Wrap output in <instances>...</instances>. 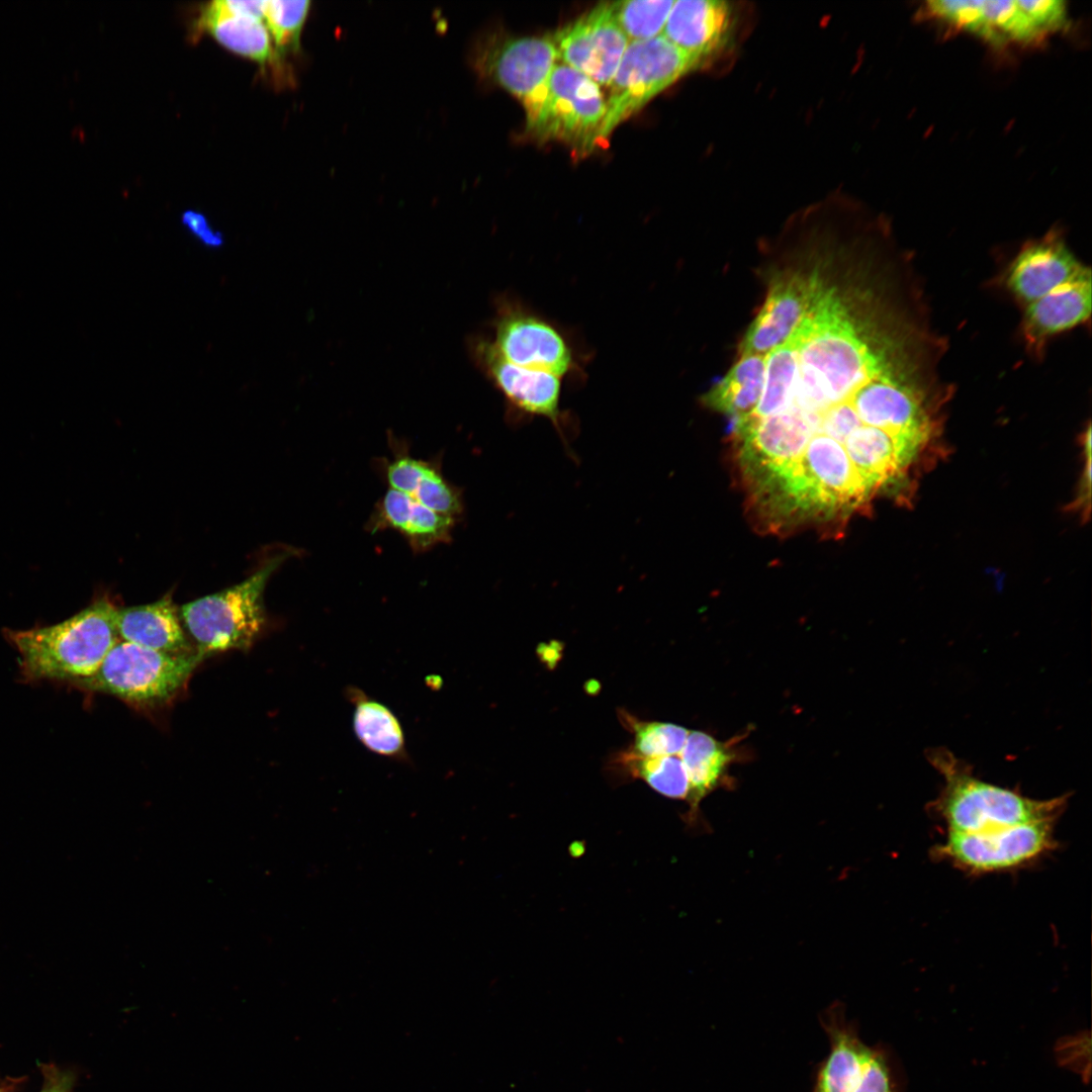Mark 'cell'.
<instances>
[{
  "label": "cell",
  "mask_w": 1092,
  "mask_h": 1092,
  "mask_svg": "<svg viewBox=\"0 0 1092 1092\" xmlns=\"http://www.w3.org/2000/svg\"><path fill=\"white\" fill-rule=\"evenodd\" d=\"M310 2L306 0L265 1L264 24L280 54L296 50Z\"/></svg>",
  "instance_id": "484cf974"
},
{
  "label": "cell",
  "mask_w": 1092,
  "mask_h": 1092,
  "mask_svg": "<svg viewBox=\"0 0 1092 1092\" xmlns=\"http://www.w3.org/2000/svg\"><path fill=\"white\" fill-rule=\"evenodd\" d=\"M550 36H491L473 54L477 72L516 97L526 112V131L540 117L547 101L549 80L557 64Z\"/></svg>",
  "instance_id": "30bf717a"
},
{
  "label": "cell",
  "mask_w": 1092,
  "mask_h": 1092,
  "mask_svg": "<svg viewBox=\"0 0 1092 1092\" xmlns=\"http://www.w3.org/2000/svg\"><path fill=\"white\" fill-rule=\"evenodd\" d=\"M829 1051L817 1066L811 1092H851L861 1074L870 1048L857 1027L845 1016L841 1003H833L819 1017Z\"/></svg>",
  "instance_id": "ac0fdd59"
},
{
  "label": "cell",
  "mask_w": 1092,
  "mask_h": 1092,
  "mask_svg": "<svg viewBox=\"0 0 1092 1092\" xmlns=\"http://www.w3.org/2000/svg\"><path fill=\"white\" fill-rule=\"evenodd\" d=\"M197 27L209 33L229 51L248 58L261 67L272 64L275 52L263 21L219 11L208 3L201 11Z\"/></svg>",
  "instance_id": "44dd1931"
},
{
  "label": "cell",
  "mask_w": 1092,
  "mask_h": 1092,
  "mask_svg": "<svg viewBox=\"0 0 1092 1092\" xmlns=\"http://www.w3.org/2000/svg\"><path fill=\"white\" fill-rule=\"evenodd\" d=\"M215 9L233 15L252 17L264 22L263 0H216L210 2Z\"/></svg>",
  "instance_id": "f546056e"
},
{
  "label": "cell",
  "mask_w": 1092,
  "mask_h": 1092,
  "mask_svg": "<svg viewBox=\"0 0 1092 1092\" xmlns=\"http://www.w3.org/2000/svg\"><path fill=\"white\" fill-rule=\"evenodd\" d=\"M563 645L557 641L552 640L547 643H541L537 648V654L548 668H553L559 662L562 656Z\"/></svg>",
  "instance_id": "1f68e13d"
},
{
  "label": "cell",
  "mask_w": 1092,
  "mask_h": 1092,
  "mask_svg": "<svg viewBox=\"0 0 1092 1092\" xmlns=\"http://www.w3.org/2000/svg\"><path fill=\"white\" fill-rule=\"evenodd\" d=\"M119 639L175 655L196 653L170 595L150 604L117 609Z\"/></svg>",
  "instance_id": "d6986e66"
},
{
  "label": "cell",
  "mask_w": 1092,
  "mask_h": 1092,
  "mask_svg": "<svg viewBox=\"0 0 1092 1092\" xmlns=\"http://www.w3.org/2000/svg\"><path fill=\"white\" fill-rule=\"evenodd\" d=\"M633 746L629 753L642 757L680 754L690 730L666 722L632 721Z\"/></svg>",
  "instance_id": "4316f807"
},
{
  "label": "cell",
  "mask_w": 1092,
  "mask_h": 1092,
  "mask_svg": "<svg viewBox=\"0 0 1092 1092\" xmlns=\"http://www.w3.org/2000/svg\"><path fill=\"white\" fill-rule=\"evenodd\" d=\"M560 64L609 86L629 41L620 28L612 2H602L550 36Z\"/></svg>",
  "instance_id": "4fadbf2b"
},
{
  "label": "cell",
  "mask_w": 1092,
  "mask_h": 1092,
  "mask_svg": "<svg viewBox=\"0 0 1092 1092\" xmlns=\"http://www.w3.org/2000/svg\"><path fill=\"white\" fill-rule=\"evenodd\" d=\"M825 287L817 274H795L775 283L743 339L741 354L766 355L784 343Z\"/></svg>",
  "instance_id": "9a60e30c"
},
{
  "label": "cell",
  "mask_w": 1092,
  "mask_h": 1092,
  "mask_svg": "<svg viewBox=\"0 0 1092 1092\" xmlns=\"http://www.w3.org/2000/svg\"><path fill=\"white\" fill-rule=\"evenodd\" d=\"M491 327L493 345L511 363L560 378L581 375L582 357L572 338L520 299L497 296Z\"/></svg>",
  "instance_id": "ba28073f"
},
{
  "label": "cell",
  "mask_w": 1092,
  "mask_h": 1092,
  "mask_svg": "<svg viewBox=\"0 0 1092 1092\" xmlns=\"http://www.w3.org/2000/svg\"><path fill=\"white\" fill-rule=\"evenodd\" d=\"M622 760L633 777L642 779L656 793L688 802L690 783L679 754L642 757L626 752Z\"/></svg>",
  "instance_id": "cb8c5ba5"
},
{
  "label": "cell",
  "mask_w": 1092,
  "mask_h": 1092,
  "mask_svg": "<svg viewBox=\"0 0 1092 1092\" xmlns=\"http://www.w3.org/2000/svg\"><path fill=\"white\" fill-rule=\"evenodd\" d=\"M117 609L107 598L55 625L7 632L19 667L28 680L75 684L93 675L120 640Z\"/></svg>",
  "instance_id": "7a4b0ae2"
},
{
  "label": "cell",
  "mask_w": 1092,
  "mask_h": 1092,
  "mask_svg": "<svg viewBox=\"0 0 1092 1092\" xmlns=\"http://www.w3.org/2000/svg\"><path fill=\"white\" fill-rule=\"evenodd\" d=\"M389 457L373 460V468L388 488L405 493L424 507L461 522L465 504L462 488L448 480L442 467V454L417 458L411 444L387 432Z\"/></svg>",
  "instance_id": "5bb4252c"
},
{
  "label": "cell",
  "mask_w": 1092,
  "mask_h": 1092,
  "mask_svg": "<svg viewBox=\"0 0 1092 1092\" xmlns=\"http://www.w3.org/2000/svg\"><path fill=\"white\" fill-rule=\"evenodd\" d=\"M764 369V356L741 354L726 376L704 396V403L733 419L748 414L759 399Z\"/></svg>",
  "instance_id": "603a6c76"
},
{
  "label": "cell",
  "mask_w": 1092,
  "mask_h": 1092,
  "mask_svg": "<svg viewBox=\"0 0 1092 1092\" xmlns=\"http://www.w3.org/2000/svg\"><path fill=\"white\" fill-rule=\"evenodd\" d=\"M184 228L204 247L218 249L224 244L223 235L211 228L207 217L193 209L185 210L181 215Z\"/></svg>",
  "instance_id": "f1b7e54d"
},
{
  "label": "cell",
  "mask_w": 1092,
  "mask_h": 1092,
  "mask_svg": "<svg viewBox=\"0 0 1092 1092\" xmlns=\"http://www.w3.org/2000/svg\"><path fill=\"white\" fill-rule=\"evenodd\" d=\"M851 1092H898L890 1057L882 1046L870 1048L859 1079Z\"/></svg>",
  "instance_id": "83f0119b"
},
{
  "label": "cell",
  "mask_w": 1092,
  "mask_h": 1092,
  "mask_svg": "<svg viewBox=\"0 0 1092 1092\" xmlns=\"http://www.w3.org/2000/svg\"><path fill=\"white\" fill-rule=\"evenodd\" d=\"M1003 283L1021 311L1027 351L1041 357L1055 337L1090 323L1092 275L1059 233L1026 242L1009 262Z\"/></svg>",
  "instance_id": "6da1fadb"
},
{
  "label": "cell",
  "mask_w": 1092,
  "mask_h": 1092,
  "mask_svg": "<svg viewBox=\"0 0 1092 1092\" xmlns=\"http://www.w3.org/2000/svg\"><path fill=\"white\" fill-rule=\"evenodd\" d=\"M735 16L727 1H674L661 35L705 67L728 49Z\"/></svg>",
  "instance_id": "2e32d148"
},
{
  "label": "cell",
  "mask_w": 1092,
  "mask_h": 1092,
  "mask_svg": "<svg viewBox=\"0 0 1092 1092\" xmlns=\"http://www.w3.org/2000/svg\"><path fill=\"white\" fill-rule=\"evenodd\" d=\"M674 0L612 2L617 22L629 42L661 35Z\"/></svg>",
  "instance_id": "d4e9b609"
},
{
  "label": "cell",
  "mask_w": 1092,
  "mask_h": 1092,
  "mask_svg": "<svg viewBox=\"0 0 1092 1092\" xmlns=\"http://www.w3.org/2000/svg\"><path fill=\"white\" fill-rule=\"evenodd\" d=\"M923 12L995 48L1036 44L1068 25L1062 0H934Z\"/></svg>",
  "instance_id": "5b68a950"
},
{
  "label": "cell",
  "mask_w": 1092,
  "mask_h": 1092,
  "mask_svg": "<svg viewBox=\"0 0 1092 1092\" xmlns=\"http://www.w3.org/2000/svg\"><path fill=\"white\" fill-rule=\"evenodd\" d=\"M679 755L690 783L688 803L691 812L695 813L700 802L727 778L735 753L728 742H721L706 732L693 730L689 732Z\"/></svg>",
  "instance_id": "7402d4cb"
},
{
  "label": "cell",
  "mask_w": 1092,
  "mask_h": 1092,
  "mask_svg": "<svg viewBox=\"0 0 1092 1092\" xmlns=\"http://www.w3.org/2000/svg\"><path fill=\"white\" fill-rule=\"evenodd\" d=\"M297 553V549L283 548L240 583L180 607L185 631L202 661L216 653L246 651L253 646L267 624L263 600L267 582Z\"/></svg>",
  "instance_id": "277c9868"
},
{
  "label": "cell",
  "mask_w": 1092,
  "mask_h": 1092,
  "mask_svg": "<svg viewBox=\"0 0 1092 1092\" xmlns=\"http://www.w3.org/2000/svg\"><path fill=\"white\" fill-rule=\"evenodd\" d=\"M345 696L353 706L352 727L358 741L383 758L412 764L404 731L396 715L358 687H347Z\"/></svg>",
  "instance_id": "ffe728a7"
},
{
  "label": "cell",
  "mask_w": 1092,
  "mask_h": 1092,
  "mask_svg": "<svg viewBox=\"0 0 1092 1092\" xmlns=\"http://www.w3.org/2000/svg\"><path fill=\"white\" fill-rule=\"evenodd\" d=\"M43 1083L39 1092H71L74 1076L54 1066L42 1067Z\"/></svg>",
  "instance_id": "4dcf8cb0"
},
{
  "label": "cell",
  "mask_w": 1092,
  "mask_h": 1092,
  "mask_svg": "<svg viewBox=\"0 0 1092 1092\" xmlns=\"http://www.w3.org/2000/svg\"><path fill=\"white\" fill-rule=\"evenodd\" d=\"M928 758L942 779L931 807L945 831L970 833L1030 822H1056L1066 808L1067 796L1033 799L986 782L946 749L932 750Z\"/></svg>",
  "instance_id": "3957f363"
},
{
  "label": "cell",
  "mask_w": 1092,
  "mask_h": 1092,
  "mask_svg": "<svg viewBox=\"0 0 1092 1092\" xmlns=\"http://www.w3.org/2000/svg\"><path fill=\"white\" fill-rule=\"evenodd\" d=\"M469 355L480 372L504 396L510 421L548 419L567 444V415L560 408L562 378L511 363L484 336L468 341Z\"/></svg>",
  "instance_id": "7c38bea8"
},
{
  "label": "cell",
  "mask_w": 1092,
  "mask_h": 1092,
  "mask_svg": "<svg viewBox=\"0 0 1092 1092\" xmlns=\"http://www.w3.org/2000/svg\"><path fill=\"white\" fill-rule=\"evenodd\" d=\"M700 68L697 59L662 35L629 42L609 85L601 143L655 96Z\"/></svg>",
  "instance_id": "52a82bcc"
},
{
  "label": "cell",
  "mask_w": 1092,
  "mask_h": 1092,
  "mask_svg": "<svg viewBox=\"0 0 1092 1092\" xmlns=\"http://www.w3.org/2000/svg\"><path fill=\"white\" fill-rule=\"evenodd\" d=\"M458 521L430 510L410 495L388 488L375 503L365 530L371 534L392 530L416 554L448 544Z\"/></svg>",
  "instance_id": "e0dca14e"
},
{
  "label": "cell",
  "mask_w": 1092,
  "mask_h": 1092,
  "mask_svg": "<svg viewBox=\"0 0 1092 1092\" xmlns=\"http://www.w3.org/2000/svg\"><path fill=\"white\" fill-rule=\"evenodd\" d=\"M606 99L600 86L587 76L556 64L544 109L527 131L540 142L558 141L575 153L587 154L600 141Z\"/></svg>",
  "instance_id": "8fae6325"
},
{
  "label": "cell",
  "mask_w": 1092,
  "mask_h": 1092,
  "mask_svg": "<svg viewBox=\"0 0 1092 1092\" xmlns=\"http://www.w3.org/2000/svg\"><path fill=\"white\" fill-rule=\"evenodd\" d=\"M1053 821H1038L979 832L945 831L932 853L970 875L1019 870L1057 847Z\"/></svg>",
  "instance_id": "9c48e42d"
},
{
  "label": "cell",
  "mask_w": 1092,
  "mask_h": 1092,
  "mask_svg": "<svg viewBox=\"0 0 1092 1092\" xmlns=\"http://www.w3.org/2000/svg\"><path fill=\"white\" fill-rule=\"evenodd\" d=\"M1 1092V1091H0Z\"/></svg>",
  "instance_id": "d6a6232c"
},
{
  "label": "cell",
  "mask_w": 1092,
  "mask_h": 1092,
  "mask_svg": "<svg viewBox=\"0 0 1092 1092\" xmlns=\"http://www.w3.org/2000/svg\"><path fill=\"white\" fill-rule=\"evenodd\" d=\"M201 662L196 653L168 654L119 640L97 671L74 686L116 697L139 710H155L185 690Z\"/></svg>",
  "instance_id": "8992f818"
}]
</instances>
